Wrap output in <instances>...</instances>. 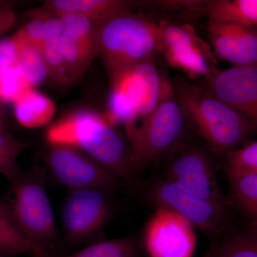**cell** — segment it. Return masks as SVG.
Returning a JSON list of instances; mask_svg holds the SVG:
<instances>
[{
    "label": "cell",
    "instance_id": "cell-7",
    "mask_svg": "<svg viewBox=\"0 0 257 257\" xmlns=\"http://www.w3.org/2000/svg\"><path fill=\"white\" fill-rule=\"evenodd\" d=\"M45 165L57 183L70 190L87 188L114 189L118 179L73 147L49 145L44 156Z\"/></svg>",
    "mask_w": 257,
    "mask_h": 257
},
{
    "label": "cell",
    "instance_id": "cell-26",
    "mask_svg": "<svg viewBox=\"0 0 257 257\" xmlns=\"http://www.w3.org/2000/svg\"><path fill=\"white\" fill-rule=\"evenodd\" d=\"M28 147V145L11 134L4 127H0V175L7 177L18 164L19 155Z\"/></svg>",
    "mask_w": 257,
    "mask_h": 257
},
{
    "label": "cell",
    "instance_id": "cell-20",
    "mask_svg": "<svg viewBox=\"0 0 257 257\" xmlns=\"http://www.w3.org/2000/svg\"><path fill=\"white\" fill-rule=\"evenodd\" d=\"M0 252L10 256L26 255L31 257H45L48 253L29 241L17 229L3 208L0 207Z\"/></svg>",
    "mask_w": 257,
    "mask_h": 257
},
{
    "label": "cell",
    "instance_id": "cell-6",
    "mask_svg": "<svg viewBox=\"0 0 257 257\" xmlns=\"http://www.w3.org/2000/svg\"><path fill=\"white\" fill-rule=\"evenodd\" d=\"M166 180L204 200L226 208L215 169L209 155L182 143L168 154Z\"/></svg>",
    "mask_w": 257,
    "mask_h": 257
},
{
    "label": "cell",
    "instance_id": "cell-14",
    "mask_svg": "<svg viewBox=\"0 0 257 257\" xmlns=\"http://www.w3.org/2000/svg\"><path fill=\"white\" fill-rule=\"evenodd\" d=\"M208 33L215 57L233 66L257 65V29L209 20Z\"/></svg>",
    "mask_w": 257,
    "mask_h": 257
},
{
    "label": "cell",
    "instance_id": "cell-32",
    "mask_svg": "<svg viewBox=\"0 0 257 257\" xmlns=\"http://www.w3.org/2000/svg\"><path fill=\"white\" fill-rule=\"evenodd\" d=\"M0 127H4L3 126V116H2L1 112H0Z\"/></svg>",
    "mask_w": 257,
    "mask_h": 257
},
{
    "label": "cell",
    "instance_id": "cell-33",
    "mask_svg": "<svg viewBox=\"0 0 257 257\" xmlns=\"http://www.w3.org/2000/svg\"><path fill=\"white\" fill-rule=\"evenodd\" d=\"M0 257H11L10 256H8V255L5 254L4 253L0 252Z\"/></svg>",
    "mask_w": 257,
    "mask_h": 257
},
{
    "label": "cell",
    "instance_id": "cell-17",
    "mask_svg": "<svg viewBox=\"0 0 257 257\" xmlns=\"http://www.w3.org/2000/svg\"><path fill=\"white\" fill-rule=\"evenodd\" d=\"M202 16L257 29V0L196 1L194 18Z\"/></svg>",
    "mask_w": 257,
    "mask_h": 257
},
{
    "label": "cell",
    "instance_id": "cell-30",
    "mask_svg": "<svg viewBox=\"0 0 257 257\" xmlns=\"http://www.w3.org/2000/svg\"><path fill=\"white\" fill-rule=\"evenodd\" d=\"M15 13L11 5L5 2H0V40L14 25Z\"/></svg>",
    "mask_w": 257,
    "mask_h": 257
},
{
    "label": "cell",
    "instance_id": "cell-27",
    "mask_svg": "<svg viewBox=\"0 0 257 257\" xmlns=\"http://www.w3.org/2000/svg\"><path fill=\"white\" fill-rule=\"evenodd\" d=\"M217 257H257V233L228 240L219 246Z\"/></svg>",
    "mask_w": 257,
    "mask_h": 257
},
{
    "label": "cell",
    "instance_id": "cell-15",
    "mask_svg": "<svg viewBox=\"0 0 257 257\" xmlns=\"http://www.w3.org/2000/svg\"><path fill=\"white\" fill-rule=\"evenodd\" d=\"M160 53L170 67L183 72L190 80L209 78L219 69L210 46L199 38L194 28L181 32Z\"/></svg>",
    "mask_w": 257,
    "mask_h": 257
},
{
    "label": "cell",
    "instance_id": "cell-5",
    "mask_svg": "<svg viewBox=\"0 0 257 257\" xmlns=\"http://www.w3.org/2000/svg\"><path fill=\"white\" fill-rule=\"evenodd\" d=\"M187 128L172 83L165 77L156 108L141 124L126 135L138 172L183 143Z\"/></svg>",
    "mask_w": 257,
    "mask_h": 257
},
{
    "label": "cell",
    "instance_id": "cell-21",
    "mask_svg": "<svg viewBox=\"0 0 257 257\" xmlns=\"http://www.w3.org/2000/svg\"><path fill=\"white\" fill-rule=\"evenodd\" d=\"M46 257H138V248L135 238L126 236L95 243L72 254Z\"/></svg>",
    "mask_w": 257,
    "mask_h": 257
},
{
    "label": "cell",
    "instance_id": "cell-28",
    "mask_svg": "<svg viewBox=\"0 0 257 257\" xmlns=\"http://www.w3.org/2000/svg\"><path fill=\"white\" fill-rule=\"evenodd\" d=\"M30 17L31 21L20 29L15 35L20 42L42 49L45 39L46 20L44 17L38 15Z\"/></svg>",
    "mask_w": 257,
    "mask_h": 257
},
{
    "label": "cell",
    "instance_id": "cell-11",
    "mask_svg": "<svg viewBox=\"0 0 257 257\" xmlns=\"http://www.w3.org/2000/svg\"><path fill=\"white\" fill-rule=\"evenodd\" d=\"M60 44L69 82L82 78L98 55L95 23L84 15L69 13L60 17Z\"/></svg>",
    "mask_w": 257,
    "mask_h": 257
},
{
    "label": "cell",
    "instance_id": "cell-2",
    "mask_svg": "<svg viewBox=\"0 0 257 257\" xmlns=\"http://www.w3.org/2000/svg\"><path fill=\"white\" fill-rule=\"evenodd\" d=\"M172 83L188 127L216 153L226 156L246 145L256 131L252 121L218 99L202 83L180 77Z\"/></svg>",
    "mask_w": 257,
    "mask_h": 257
},
{
    "label": "cell",
    "instance_id": "cell-13",
    "mask_svg": "<svg viewBox=\"0 0 257 257\" xmlns=\"http://www.w3.org/2000/svg\"><path fill=\"white\" fill-rule=\"evenodd\" d=\"M154 58L134 67L111 84V88L127 101L138 120L151 114L162 96L165 76L160 73Z\"/></svg>",
    "mask_w": 257,
    "mask_h": 257
},
{
    "label": "cell",
    "instance_id": "cell-12",
    "mask_svg": "<svg viewBox=\"0 0 257 257\" xmlns=\"http://www.w3.org/2000/svg\"><path fill=\"white\" fill-rule=\"evenodd\" d=\"M201 83L218 99L257 126V65L218 69Z\"/></svg>",
    "mask_w": 257,
    "mask_h": 257
},
{
    "label": "cell",
    "instance_id": "cell-4",
    "mask_svg": "<svg viewBox=\"0 0 257 257\" xmlns=\"http://www.w3.org/2000/svg\"><path fill=\"white\" fill-rule=\"evenodd\" d=\"M98 55L111 84L158 52V23L131 11L95 23Z\"/></svg>",
    "mask_w": 257,
    "mask_h": 257
},
{
    "label": "cell",
    "instance_id": "cell-1",
    "mask_svg": "<svg viewBox=\"0 0 257 257\" xmlns=\"http://www.w3.org/2000/svg\"><path fill=\"white\" fill-rule=\"evenodd\" d=\"M49 145L73 147L119 179H130L138 172L128 141L106 116L89 109L69 113L47 128Z\"/></svg>",
    "mask_w": 257,
    "mask_h": 257
},
{
    "label": "cell",
    "instance_id": "cell-3",
    "mask_svg": "<svg viewBox=\"0 0 257 257\" xmlns=\"http://www.w3.org/2000/svg\"><path fill=\"white\" fill-rule=\"evenodd\" d=\"M9 182L3 208L17 229L48 254L61 244L60 231L45 187V173L41 167L23 170L17 165L7 176Z\"/></svg>",
    "mask_w": 257,
    "mask_h": 257
},
{
    "label": "cell",
    "instance_id": "cell-25",
    "mask_svg": "<svg viewBox=\"0 0 257 257\" xmlns=\"http://www.w3.org/2000/svg\"><path fill=\"white\" fill-rule=\"evenodd\" d=\"M32 87L18 65L0 72V102L14 103Z\"/></svg>",
    "mask_w": 257,
    "mask_h": 257
},
{
    "label": "cell",
    "instance_id": "cell-10",
    "mask_svg": "<svg viewBox=\"0 0 257 257\" xmlns=\"http://www.w3.org/2000/svg\"><path fill=\"white\" fill-rule=\"evenodd\" d=\"M151 198L157 207L173 211L208 234H216L224 226L226 208L186 192L169 181L157 183L152 189Z\"/></svg>",
    "mask_w": 257,
    "mask_h": 257
},
{
    "label": "cell",
    "instance_id": "cell-18",
    "mask_svg": "<svg viewBox=\"0 0 257 257\" xmlns=\"http://www.w3.org/2000/svg\"><path fill=\"white\" fill-rule=\"evenodd\" d=\"M13 104L17 121L28 128H40L50 124L57 111L54 101L35 87L27 90Z\"/></svg>",
    "mask_w": 257,
    "mask_h": 257
},
{
    "label": "cell",
    "instance_id": "cell-8",
    "mask_svg": "<svg viewBox=\"0 0 257 257\" xmlns=\"http://www.w3.org/2000/svg\"><path fill=\"white\" fill-rule=\"evenodd\" d=\"M107 189L87 188L69 191L61 214L65 239L71 243L91 239L104 227L111 215Z\"/></svg>",
    "mask_w": 257,
    "mask_h": 257
},
{
    "label": "cell",
    "instance_id": "cell-31",
    "mask_svg": "<svg viewBox=\"0 0 257 257\" xmlns=\"http://www.w3.org/2000/svg\"><path fill=\"white\" fill-rule=\"evenodd\" d=\"M218 248L216 245L212 244L202 257H217Z\"/></svg>",
    "mask_w": 257,
    "mask_h": 257
},
{
    "label": "cell",
    "instance_id": "cell-23",
    "mask_svg": "<svg viewBox=\"0 0 257 257\" xmlns=\"http://www.w3.org/2000/svg\"><path fill=\"white\" fill-rule=\"evenodd\" d=\"M20 43L18 66L29 84L35 87L48 77L46 62L41 48Z\"/></svg>",
    "mask_w": 257,
    "mask_h": 257
},
{
    "label": "cell",
    "instance_id": "cell-24",
    "mask_svg": "<svg viewBox=\"0 0 257 257\" xmlns=\"http://www.w3.org/2000/svg\"><path fill=\"white\" fill-rule=\"evenodd\" d=\"M225 157L228 179L257 174V140L229 152Z\"/></svg>",
    "mask_w": 257,
    "mask_h": 257
},
{
    "label": "cell",
    "instance_id": "cell-29",
    "mask_svg": "<svg viewBox=\"0 0 257 257\" xmlns=\"http://www.w3.org/2000/svg\"><path fill=\"white\" fill-rule=\"evenodd\" d=\"M20 46L21 43L15 35L0 40V72L18 65Z\"/></svg>",
    "mask_w": 257,
    "mask_h": 257
},
{
    "label": "cell",
    "instance_id": "cell-19",
    "mask_svg": "<svg viewBox=\"0 0 257 257\" xmlns=\"http://www.w3.org/2000/svg\"><path fill=\"white\" fill-rule=\"evenodd\" d=\"M29 16L37 15H28ZM42 16V15H38ZM46 20L45 35L42 50L46 62L48 77L62 87L69 84L61 49L60 37L62 23L60 17L42 16Z\"/></svg>",
    "mask_w": 257,
    "mask_h": 257
},
{
    "label": "cell",
    "instance_id": "cell-22",
    "mask_svg": "<svg viewBox=\"0 0 257 257\" xmlns=\"http://www.w3.org/2000/svg\"><path fill=\"white\" fill-rule=\"evenodd\" d=\"M233 201L252 219L257 229V174L229 179Z\"/></svg>",
    "mask_w": 257,
    "mask_h": 257
},
{
    "label": "cell",
    "instance_id": "cell-9",
    "mask_svg": "<svg viewBox=\"0 0 257 257\" xmlns=\"http://www.w3.org/2000/svg\"><path fill=\"white\" fill-rule=\"evenodd\" d=\"M144 244L149 257H193L197 235L194 226L183 218L157 207L145 227Z\"/></svg>",
    "mask_w": 257,
    "mask_h": 257
},
{
    "label": "cell",
    "instance_id": "cell-16",
    "mask_svg": "<svg viewBox=\"0 0 257 257\" xmlns=\"http://www.w3.org/2000/svg\"><path fill=\"white\" fill-rule=\"evenodd\" d=\"M136 5L124 0H49L30 14L61 17L77 13L96 23L116 13L131 11Z\"/></svg>",
    "mask_w": 257,
    "mask_h": 257
}]
</instances>
